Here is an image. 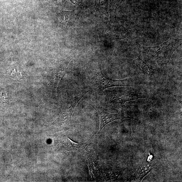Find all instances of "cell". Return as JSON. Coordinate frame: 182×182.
I'll return each mask as SVG.
<instances>
[{"label":"cell","mask_w":182,"mask_h":182,"mask_svg":"<svg viewBox=\"0 0 182 182\" xmlns=\"http://www.w3.org/2000/svg\"><path fill=\"white\" fill-rule=\"evenodd\" d=\"M99 117L100 132L107 124L112 121L125 119H130V117L124 116L121 113L113 114L106 112V111L98 108H95Z\"/></svg>","instance_id":"5"},{"label":"cell","mask_w":182,"mask_h":182,"mask_svg":"<svg viewBox=\"0 0 182 182\" xmlns=\"http://www.w3.org/2000/svg\"><path fill=\"white\" fill-rule=\"evenodd\" d=\"M91 75L92 87L95 91H101L105 89L117 86H131L129 79L115 80L108 78L101 71L100 69L92 72Z\"/></svg>","instance_id":"2"},{"label":"cell","mask_w":182,"mask_h":182,"mask_svg":"<svg viewBox=\"0 0 182 182\" xmlns=\"http://www.w3.org/2000/svg\"><path fill=\"white\" fill-rule=\"evenodd\" d=\"M62 141V146L63 148L69 151H75L80 147L79 144L75 143L70 139L66 135H63Z\"/></svg>","instance_id":"7"},{"label":"cell","mask_w":182,"mask_h":182,"mask_svg":"<svg viewBox=\"0 0 182 182\" xmlns=\"http://www.w3.org/2000/svg\"><path fill=\"white\" fill-rule=\"evenodd\" d=\"M11 76L15 80H21L23 78V72L20 69L15 68L11 72Z\"/></svg>","instance_id":"9"},{"label":"cell","mask_w":182,"mask_h":182,"mask_svg":"<svg viewBox=\"0 0 182 182\" xmlns=\"http://www.w3.org/2000/svg\"><path fill=\"white\" fill-rule=\"evenodd\" d=\"M123 1L124 0H112V2L115 7L116 8L120 7Z\"/></svg>","instance_id":"11"},{"label":"cell","mask_w":182,"mask_h":182,"mask_svg":"<svg viewBox=\"0 0 182 182\" xmlns=\"http://www.w3.org/2000/svg\"><path fill=\"white\" fill-rule=\"evenodd\" d=\"M180 39H171L158 46L142 47L143 52L154 59L159 66L167 64L176 50L180 45Z\"/></svg>","instance_id":"1"},{"label":"cell","mask_w":182,"mask_h":182,"mask_svg":"<svg viewBox=\"0 0 182 182\" xmlns=\"http://www.w3.org/2000/svg\"><path fill=\"white\" fill-rule=\"evenodd\" d=\"M108 100L112 102L123 105L125 102L140 98H145V96L136 94L135 92L126 91H110L107 95Z\"/></svg>","instance_id":"3"},{"label":"cell","mask_w":182,"mask_h":182,"mask_svg":"<svg viewBox=\"0 0 182 182\" xmlns=\"http://www.w3.org/2000/svg\"><path fill=\"white\" fill-rule=\"evenodd\" d=\"M7 100V94L6 92L4 91H0V105L5 103Z\"/></svg>","instance_id":"10"},{"label":"cell","mask_w":182,"mask_h":182,"mask_svg":"<svg viewBox=\"0 0 182 182\" xmlns=\"http://www.w3.org/2000/svg\"><path fill=\"white\" fill-rule=\"evenodd\" d=\"M73 57L69 56L62 60L52 72V82L54 88H58L60 83L66 73L69 63Z\"/></svg>","instance_id":"4"},{"label":"cell","mask_w":182,"mask_h":182,"mask_svg":"<svg viewBox=\"0 0 182 182\" xmlns=\"http://www.w3.org/2000/svg\"><path fill=\"white\" fill-rule=\"evenodd\" d=\"M154 166L153 163H145L137 171L136 175V179L141 180L151 170Z\"/></svg>","instance_id":"8"},{"label":"cell","mask_w":182,"mask_h":182,"mask_svg":"<svg viewBox=\"0 0 182 182\" xmlns=\"http://www.w3.org/2000/svg\"><path fill=\"white\" fill-rule=\"evenodd\" d=\"M133 62L137 68L144 74L151 76L155 74L156 70L150 67L140 58V56L138 58L134 60Z\"/></svg>","instance_id":"6"}]
</instances>
